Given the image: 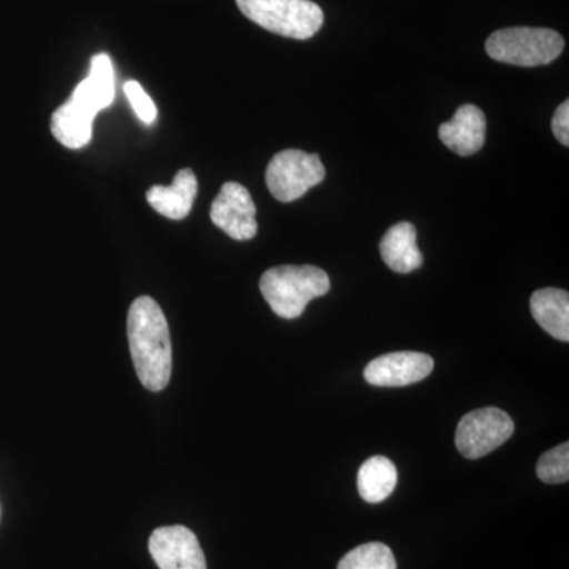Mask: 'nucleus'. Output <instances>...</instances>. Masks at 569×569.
<instances>
[{
    "label": "nucleus",
    "mask_w": 569,
    "mask_h": 569,
    "mask_svg": "<svg viewBox=\"0 0 569 569\" xmlns=\"http://www.w3.org/2000/svg\"><path fill=\"white\" fill-rule=\"evenodd\" d=\"M123 91H126L127 99L130 100L133 111L137 112L138 118H140L142 122L148 123V126L156 122V104H153L151 97L146 93L144 89L141 88L140 82H126Z\"/></svg>",
    "instance_id": "a211bd4d"
},
{
    "label": "nucleus",
    "mask_w": 569,
    "mask_h": 569,
    "mask_svg": "<svg viewBox=\"0 0 569 569\" xmlns=\"http://www.w3.org/2000/svg\"><path fill=\"white\" fill-rule=\"evenodd\" d=\"M127 336L142 387L152 392L163 391L173 367L170 328L163 310L149 296L134 299L130 306Z\"/></svg>",
    "instance_id": "f257e3e1"
},
{
    "label": "nucleus",
    "mask_w": 569,
    "mask_h": 569,
    "mask_svg": "<svg viewBox=\"0 0 569 569\" xmlns=\"http://www.w3.org/2000/svg\"><path fill=\"white\" fill-rule=\"evenodd\" d=\"M440 140L449 151L468 157L481 151L486 142V116L475 104H463L449 122L441 123Z\"/></svg>",
    "instance_id": "9b49d317"
},
{
    "label": "nucleus",
    "mask_w": 569,
    "mask_h": 569,
    "mask_svg": "<svg viewBox=\"0 0 569 569\" xmlns=\"http://www.w3.org/2000/svg\"><path fill=\"white\" fill-rule=\"evenodd\" d=\"M114 69L108 54L93 56L91 73L77 86L69 102L52 112L51 132L69 149H81L91 141L97 112L114 100Z\"/></svg>",
    "instance_id": "f03ea898"
},
{
    "label": "nucleus",
    "mask_w": 569,
    "mask_h": 569,
    "mask_svg": "<svg viewBox=\"0 0 569 569\" xmlns=\"http://www.w3.org/2000/svg\"><path fill=\"white\" fill-rule=\"evenodd\" d=\"M380 253L388 268L399 274L417 271L425 261L417 244V228L408 222L389 228L381 239Z\"/></svg>",
    "instance_id": "ddd939ff"
},
{
    "label": "nucleus",
    "mask_w": 569,
    "mask_h": 569,
    "mask_svg": "<svg viewBox=\"0 0 569 569\" xmlns=\"http://www.w3.org/2000/svg\"><path fill=\"white\" fill-rule=\"evenodd\" d=\"M198 193V181L192 170L179 171L171 186H153L146 193L148 203L171 220H182L189 216Z\"/></svg>",
    "instance_id": "f8f14e48"
},
{
    "label": "nucleus",
    "mask_w": 569,
    "mask_h": 569,
    "mask_svg": "<svg viewBox=\"0 0 569 569\" xmlns=\"http://www.w3.org/2000/svg\"><path fill=\"white\" fill-rule=\"evenodd\" d=\"M531 316L553 339L569 340V295L559 288H542L530 299Z\"/></svg>",
    "instance_id": "4468645a"
},
{
    "label": "nucleus",
    "mask_w": 569,
    "mask_h": 569,
    "mask_svg": "<svg viewBox=\"0 0 569 569\" xmlns=\"http://www.w3.org/2000/svg\"><path fill=\"white\" fill-rule=\"evenodd\" d=\"M565 48L559 32L541 28H509L493 32L486 51L493 61L518 67L548 66Z\"/></svg>",
    "instance_id": "39448f33"
},
{
    "label": "nucleus",
    "mask_w": 569,
    "mask_h": 569,
    "mask_svg": "<svg viewBox=\"0 0 569 569\" xmlns=\"http://www.w3.org/2000/svg\"><path fill=\"white\" fill-rule=\"evenodd\" d=\"M397 486V468L385 456H373L359 468V496L367 503H381L387 500Z\"/></svg>",
    "instance_id": "2eb2a0df"
},
{
    "label": "nucleus",
    "mask_w": 569,
    "mask_h": 569,
    "mask_svg": "<svg viewBox=\"0 0 569 569\" xmlns=\"http://www.w3.org/2000/svg\"><path fill=\"white\" fill-rule=\"evenodd\" d=\"M261 295L277 316L293 320L302 316L307 305L331 290V280L317 266H277L260 280Z\"/></svg>",
    "instance_id": "7ed1b4c3"
},
{
    "label": "nucleus",
    "mask_w": 569,
    "mask_h": 569,
    "mask_svg": "<svg viewBox=\"0 0 569 569\" xmlns=\"http://www.w3.org/2000/svg\"><path fill=\"white\" fill-rule=\"evenodd\" d=\"M236 3L254 24L288 39H312L325 22L323 10L312 0H236Z\"/></svg>",
    "instance_id": "20e7f679"
},
{
    "label": "nucleus",
    "mask_w": 569,
    "mask_h": 569,
    "mask_svg": "<svg viewBox=\"0 0 569 569\" xmlns=\"http://www.w3.org/2000/svg\"><path fill=\"white\" fill-rule=\"evenodd\" d=\"M515 433V422L507 411L488 407L460 419L456 447L467 459H481L507 443Z\"/></svg>",
    "instance_id": "0eeeda50"
},
{
    "label": "nucleus",
    "mask_w": 569,
    "mask_h": 569,
    "mask_svg": "<svg viewBox=\"0 0 569 569\" xmlns=\"http://www.w3.org/2000/svg\"><path fill=\"white\" fill-rule=\"evenodd\" d=\"M433 370V359L417 351H397L373 359L367 365L365 378L373 387L397 388L419 383Z\"/></svg>",
    "instance_id": "9d476101"
},
{
    "label": "nucleus",
    "mask_w": 569,
    "mask_h": 569,
    "mask_svg": "<svg viewBox=\"0 0 569 569\" xmlns=\"http://www.w3.org/2000/svg\"><path fill=\"white\" fill-rule=\"evenodd\" d=\"M552 130L557 140L563 146H569V102H563L557 108L552 119Z\"/></svg>",
    "instance_id": "6ab92c4d"
},
{
    "label": "nucleus",
    "mask_w": 569,
    "mask_h": 569,
    "mask_svg": "<svg viewBox=\"0 0 569 569\" xmlns=\"http://www.w3.org/2000/svg\"><path fill=\"white\" fill-rule=\"evenodd\" d=\"M320 156L299 149H284L272 157L266 170V186L277 201L291 203L325 181Z\"/></svg>",
    "instance_id": "423d86ee"
},
{
    "label": "nucleus",
    "mask_w": 569,
    "mask_h": 569,
    "mask_svg": "<svg viewBox=\"0 0 569 569\" xmlns=\"http://www.w3.org/2000/svg\"><path fill=\"white\" fill-rule=\"evenodd\" d=\"M538 478L546 485H563L569 478V445L545 452L537 466Z\"/></svg>",
    "instance_id": "f3484780"
},
{
    "label": "nucleus",
    "mask_w": 569,
    "mask_h": 569,
    "mask_svg": "<svg viewBox=\"0 0 569 569\" xmlns=\"http://www.w3.org/2000/svg\"><path fill=\"white\" fill-rule=\"evenodd\" d=\"M149 552L160 569H208L198 538L183 526L153 530Z\"/></svg>",
    "instance_id": "1a4fd4ad"
},
{
    "label": "nucleus",
    "mask_w": 569,
    "mask_h": 569,
    "mask_svg": "<svg viewBox=\"0 0 569 569\" xmlns=\"http://www.w3.org/2000/svg\"><path fill=\"white\" fill-rule=\"evenodd\" d=\"M211 220L234 241H249L258 233L252 194L238 182H227L211 206Z\"/></svg>",
    "instance_id": "6e6552de"
},
{
    "label": "nucleus",
    "mask_w": 569,
    "mask_h": 569,
    "mask_svg": "<svg viewBox=\"0 0 569 569\" xmlns=\"http://www.w3.org/2000/svg\"><path fill=\"white\" fill-rule=\"evenodd\" d=\"M337 569H397V563L387 545L367 542L350 550Z\"/></svg>",
    "instance_id": "dca6fc26"
}]
</instances>
